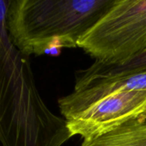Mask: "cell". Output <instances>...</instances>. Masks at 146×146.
Returning a JSON list of instances; mask_svg holds the SVG:
<instances>
[{
  "label": "cell",
  "instance_id": "8992f818",
  "mask_svg": "<svg viewBox=\"0 0 146 146\" xmlns=\"http://www.w3.org/2000/svg\"><path fill=\"white\" fill-rule=\"evenodd\" d=\"M144 71H146V51L120 65L95 62L86 69L77 72L74 91L82 90L102 80Z\"/></svg>",
  "mask_w": 146,
  "mask_h": 146
},
{
  "label": "cell",
  "instance_id": "5b68a950",
  "mask_svg": "<svg viewBox=\"0 0 146 146\" xmlns=\"http://www.w3.org/2000/svg\"><path fill=\"white\" fill-rule=\"evenodd\" d=\"M146 71L97 82L82 90L59 98L58 105L65 120L85 110L92 104L111 94L133 90H145Z\"/></svg>",
  "mask_w": 146,
  "mask_h": 146
},
{
  "label": "cell",
  "instance_id": "7a4b0ae2",
  "mask_svg": "<svg viewBox=\"0 0 146 146\" xmlns=\"http://www.w3.org/2000/svg\"><path fill=\"white\" fill-rule=\"evenodd\" d=\"M115 0L9 1L3 25L12 44L24 55L55 54L78 47L84 35Z\"/></svg>",
  "mask_w": 146,
  "mask_h": 146
},
{
  "label": "cell",
  "instance_id": "ba28073f",
  "mask_svg": "<svg viewBox=\"0 0 146 146\" xmlns=\"http://www.w3.org/2000/svg\"><path fill=\"white\" fill-rule=\"evenodd\" d=\"M145 114H146V111H145Z\"/></svg>",
  "mask_w": 146,
  "mask_h": 146
},
{
  "label": "cell",
  "instance_id": "277c9868",
  "mask_svg": "<svg viewBox=\"0 0 146 146\" xmlns=\"http://www.w3.org/2000/svg\"><path fill=\"white\" fill-rule=\"evenodd\" d=\"M146 111V89L111 94L66 120L72 136L98 138Z\"/></svg>",
  "mask_w": 146,
  "mask_h": 146
},
{
  "label": "cell",
  "instance_id": "3957f363",
  "mask_svg": "<svg viewBox=\"0 0 146 146\" xmlns=\"http://www.w3.org/2000/svg\"><path fill=\"white\" fill-rule=\"evenodd\" d=\"M77 46L110 65L123 64L146 51V0H115Z\"/></svg>",
  "mask_w": 146,
  "mask_h": 146
},
{
  "label": "cell",
  "instance_id": "52a82bcc",
  "mask_svg": "<svg viewBox=\"0 0 146 146\" xmlns=\"http://www.w3.org/2000/svg\"><path fill=\"white\" fill-rule=\"evenodd\" d=\"M80 146H146V114L144 113Z\"/></svg>",
  "mask_w": 146,
  "mask_h": 146
},
{
  "label": "cell",
  "instance_id": "6da1fadb",
  "mask_svg": "<svg viewBox=\"0 0 146 146\" xmlns=\"http://www.w3.org/2000/svg\"><path fill=\"white\" fill-rule=\"evenodd\" d=\"M2 24L0 138L3 146H62L72 134L68 123L43 101L27 56Z\"/></svg>",
  "mask_w": 146,
  "mask_h": 146
}]
</instances>
